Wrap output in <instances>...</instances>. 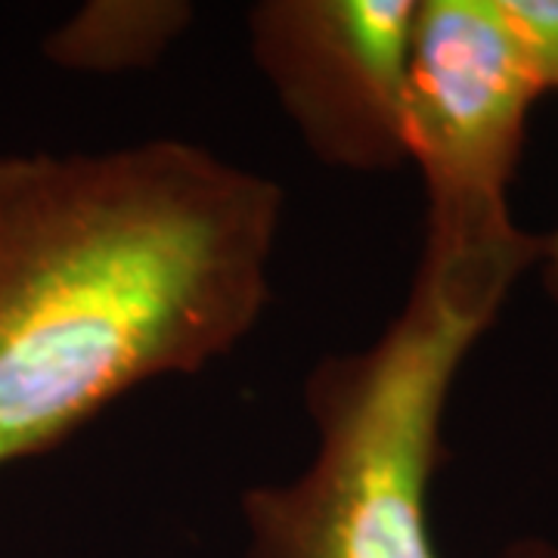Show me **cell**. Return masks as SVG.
Masks as SVG:
<instances>
[{
	"instance_id": "cell-6",
	"label": "cell",
	"mask_w": 558,
	"mask_h": 558,
	"mask_svg": "<svg viewBox=\"0 0 558 558\" xmlns=\"http://www.w3.org/2000/svg\"><path fill=\"white\" fill-rule=\"evenodd\" d=\"M543 94H558V0H499Z\"/></svg>"
},
{
	"instance_id": "cell-2",
	"label": "cell",
	"mask_w": 558,
	"mask_h": 558,
	"mask_svg": "<svg viewBox=\"0 0 558 558\" xmlns=\"http://www.w3.org/2000/svg\"><path fill=\"white\" fill-rule=\"evenodd\" d=\"M539 236L425 245L410 295L379 339L323 357L304 385L317 450L286 484L242 497L248 558H438L428 484L462 363L494 326ZM502 558H558L521 539Z\"/></svg>"
},
{
	"instance_id": "cell-5",
	"label": "cell",
	"mask_w": 558,
	"mask_h": 558,
	"mask_svg": "<svg viewBox=\"0 0 558 558\" xmlns=\"http://www.w3.org/2000/svg\"><path fill=\"white\" fill-rule=\"evenodd\" d=\"M190 20L183 3H87L47 38V57L65 69L121 72L146 65Z\"/></svg>"
},
{
	"instance_id": "cell-7",
	"label": "cell",
	"mask_w": 558,
	"mask_h": 558,
	"mask_svg": "<svg viewBox=\"0 0 558 558\" xmlns=\"http://www.w3.org/2000/svg\"><path fill=\"white\" fill-rule=\"evenodd\" d=\"M543 264V286L549 299L558 304V227L549 236H539V260Z\"/></svg>"
},
{
	"instance_id": "cell-4",
	"label": "cell",
	"mask_w": 558,
	"mask_h": 558,
	"mask_svg": "<svg viewBox=\"0 0 558 558\" xmlns=\"http://www.w3.org/2000/svg\"><path fill=\"white\" fill-rule=\"evenodd\" d=\"M418 0H264L252 53L307 149L379 174L407 161L403 102Z\"/></svg>"
},
{
	"instance_id": "cell-3",
	"label": "cell",
	"mask_w": 558,
	"mask_h": 558,
	"mask_svg": "<svg viewBox=\"0 0 558 558\" xmlns=\"http://www.w3.org/2000/svg\"><path fill=\"white\" fill-rule=\"evenodd\" d=\"M543 94L499 0H418L403 143L428 196V245L515 233L509 183Z\"/></svg>"
},
{
	"instance_id": "cell-1",
	"label": "cell",
	"mask_w": 558,
	"mask_h": 558,
	"mask_svg": "<svg viewBox=\"0 0 558 558\" xmlns=\"http://www.w3.org/2000/svg\"><path fill=\"white\" fill-rule=\"evenodd\" d=\"M282 186L205 146L0 156V465L227 357L270 301Z\"/></svg>"
}]
</instances>
